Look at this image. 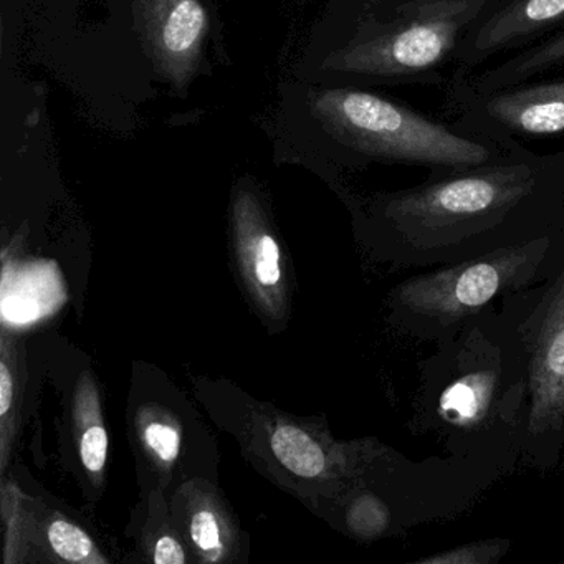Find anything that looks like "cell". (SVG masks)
Instances as JSON below:
<instances>
[{
    "label": "cell",
    "mask_w": 564,
    "mask_h": 564,
    "mask_svg": "<svg viewBox=\"0 0 564 564\" xmlns=\"http://www.w3.org/2000/svg\"><path fill=\"white\" fill-rule=\"evenodd\" d=\"M82 460L88 470L98 474L107 464L108 435L101 425H91L82 437Z\"/></svg>",
    "instance_id": "16"
},
{
    "label": "cell",
    "mask_w": 564,
    "mask_h": 564,
    "mask_svg": "<svg viewBox=\"0 0 564 564\" xmlns=\"http://www.w3.org/2000/svg\"><path fill=\"white\" fill-rule=\"evenodd\" d=\"M520 193L505 174L457 177L435 184L402 203V213L432 220H454L487 213Z\"/></svg>",
    "instance_id": "5"
},
{
    "label": "cell",
    "mask_w": 564,
    "mask_h": 564,
    "mask_svg": "<svg viewBox=\"0 0 564 564\" xmlns=\"http://www.w3.org/2000/svg\"><path fill=\"white\" fill-rule=\"evenodd\" d=\"M481 378L484 376L478 375L455 382L445 391L444 398H442V409L445 412H455L462 421L480 417L485 405H487L488 391H490L487 379Z\"/></svg>",
    "instance_id": "10"
},
{
    "label": "cell",
    "mask_w": 564,
    "mask_h": 564,
    "mask_svg": "<svg viewBox=\"0 0 564 564\" xmlns=\"http://www.w3.org/2000/svg\"><path fill=\"white\" fill-rule=\"evenodd\" d=\"M147 39L158 65L177 84L199 61L209 15L200 0H140Z\"/></svg>",
    "instance_id": "4"
},
{
    "label": "cell",
    "mask_w": 564,
    "mask_h": 564,
    "mask_svg": "<svg viewBox=\"0 0 564 564\" xmlns=\"http://www.w3.org/2000/svg\"><path fill=\"white\" fill-rule=\"evenodd\" d=\"M487 111L498 123L518 133H563L564 80L498 95L488 104Z\"/></svg>",
    "instance_id": "7"
},
{
    "label": "cell",
    "mask_w": 564,
    "mask_h": 564,
    "mask_svg": "<svg viewBox=\"0 0 564 564\" xmlns=\"http://www.w3.org/2000/svg\"><path fill=\"white\" fill-rule=\"evenodd\" d=\"M12 402V378L9 372L8 365L2 362L0 366V414L2 417L8 415L9 408Z\"/></svg>",
    "instance_id": "19"
},
{
    "label": "cell",
    "mask_w": 564,
    "mask_h": 564,
    "mask_svg": "<svg viewBox=\"0 0 564 564\" xmlns=\"http://www.w3.org/2000/svg\"><path fill=\"white\" fill-rule=\"evenodd\" d=\"M256 276L260 285L273 286L280 282V249L272 236H262L257 242Z\"/></svg>",
    "instance_id": "14"
},
{
    "label": "cell",
    "mask_w": 564,
    "mask_h": 564,
    "mask_svg": "<svg viewBox=\"0 0 564 564\" xmlns=\"http://www.w3.org/2000/svg\"><path fill=\"white\" fill-rule=\"evenodd\" d=\"M48 541L62 560L72 563L101 561V557L94 556L95 546L88 534L68 521H54L48 528Z\"/></svg>",
    "instance_id": "11"
},
{
    "label": "cell",
    "mask_w": 564,
    "mask_h": 564,
    "mask_svg": "<svg viewBox=\"0 0 564 564\" xmlns=\"http://www.w3.org/2000/svg\"><path fill=\"white\" fill-rule=\"evenodd\" d=\"M564 19V0H518L484 25L477 47L494 51L543 31Z\"/></svg>",
    "instance_id": "8"
},
{
    "label": "cell",
    "mask_w": 564,
    "mask_h": 564,
    "mask_svg": "<svg viewBox=\"0 0 564 564\" xmlns=\"http://www.w3.org/2000/svg\"><path fill=\"white\" fill-rule=\"evenodd\" d=\"M531 256L523 249L495 253L480 262L419 276L402 286V302L412 312L454 319L487 305L505 285L513 282Z\"/></svg>",
    "instance_id": "3"
},
{
    "label": "cell",
    "mask_w": 564,
    "mask_h": 564,
    "mask_svg": "<svg viewBox=\"0 0 564 564\" xmlns=\"http://www.w3.org/2000/svg\"><path fill=\"white\" fill-rule=\"evenodd\" d=\"M564 61V34L553 39L547 44L541 45L536 51L528 52L524 57L518 58L513 64L507 65L501 74H510L511 77H524L543 70L547 65L557 64Z\"/></svg>",
    "instance_id": "13"
},
{
    "label": "cell",
    "mask_w": 564,
    "mask_h": 564,
    "mask_svg": "<svg viewBox=\"0 0 564 564\" xmlns=\"http://www.w3.org/2000/svg\"><path fill=\"white\" fill-rule=\"evenodd\" d=\"M272 451L293 474L318 477L325 471L326 457L322 447L300 429L283 425L272 435Z\"/></svg>",
    "instance_id": "9"
},
{
    "label": "cell",
    "mask_w": 564,
    "mask_h": 564,
    "mask_svg": "<svg viewBox=\"0 0 564 564\" xmlns=\"http://www.w3.org/2000/svg\"><path fill=\"white\" fill-rule=\"evenodd\" d=\"M316 111L329 130L356 150L384 160L432 166L471 167L488 160L487 148L464 140L378 95L328 90Z\"/></svg>",
    "instance_id": "1"
},
{
    "label": "cell",
    "mask_w": 564,
    "mask_h": 564,
    "mask_svg": "<svg viewBox=\"0 0 564 564\" xmlns=\"http://www.w3.org/2000/svg\"><path fill=\"white\" fill-rule=\"evenodd\" d=\"M530 429L541 432L564 421V308L543 329L531 368Z\"/></svg>",
    "instance_id": "6"
},
{
    "label": "cell",
    "mask_w": 564,
    "mask_h": 564,
    "mask_svg": "<svg viewBox=\"0 0 564 564\" xmlns=\"http://www.w3.org/2000/svg\"><path fill=\"white\" fill-rule=\"evenodd\" d=\"M191 533H193L194 543L206 553L219 551L223 546L220 544L219 524H217L216 517L209 511H200L194 517Z\"/></svg>",
    "instance_id": "17"
},
{
    "label": "cell",
    "mask_w": 564,
    "mask_h": 564,
    "mask_svg": "<svg viewBox=\"0 0 564 564\" xmlns=\"http://www.w3.org/2000/svg\"><path fill=\"white\" fill-rule=\"evenodd\" d=\"M468 9L467 0L431 2L414 18L341 52L336 67L386 77L427 70L454 47L458 31L470 18Z\"/></svg>",
    "instance_id": "2"
},
{
    "label": "cell",
    "mask_w": 564,
    "mask_h": 564,
    "mask_svg": "<svg viewBox=\"0 0 564 564\" xmlns=\"http://www.w3.org/2000/svg\"><path fill=\"white\" fill-rule=\"evenodd\" d=\"M508 543L505 541H478L467 544L437 556L424 557L419 563L432 564H488L500 560L501 554L507 551Z\"/></svg>",
    "instance_id": "12"
},
{
    "label": "cell",
    "mask_w": 564,
    "mask_h": 564,
    "mask_svg": "<svg viewBox=\"0 0 564 564\" xmlns=\"http://www.w3.org/2000/svg\"><path fill=\"white\" fill-rule=\"evenodd\" d=\"M154 561L158 564H180L186 561L183 546L174 538L163 536L154 547Z\"/></svg>",
    "instance_id": "18"
},
{
    "label": "cell",
    "mask_w": 564,
    "mask_h": 564,
    "mask_svg": "<svg viewBox=\"0 0 564 564\" xmlns=\"http://www.w3.org/2000/svg\"><path fill=\"white\" fill-rule=\"evenodd\" d=\"M144 441L154 455L171 462L180 454V434L176 429L163 422H151L144 429Z\"/></svg>",
    "instance_id": "15"
}]
</instances>
